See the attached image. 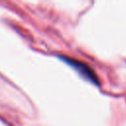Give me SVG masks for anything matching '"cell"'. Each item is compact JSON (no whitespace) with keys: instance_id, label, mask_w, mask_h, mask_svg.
Segmentation results:
<instances>
[{"instance_id":"obj_1","label":"cell","mask_w":126,"mask_h":126,"mask_svg":"<svg viewBox=\"0 0 126 126\" xmlns=\"http://www.w3.org/2000/svg\"><path fill=\"white\" fill-rule=\"evenodd\" d=\"M62 59L67 62L69 65H71L74 69H76L83 78L89 80L90 82L94 83V84H97V77L95 76V74L93 72V70L88 66L86 65L84 62H80L76 59H72V58H68V57H62Z\"/></svg>"}]
</instances>
